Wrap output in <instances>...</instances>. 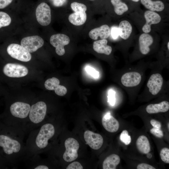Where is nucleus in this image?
Listing matches in <instances>:
<instances>
[{
  "label": "nucleus",
  "mask_w": 169,
  "mask_h": 169,
  "mask_svg": "<svg viewBox=\"0 0 169 169\" xmlns=\"http://www.w3.org/2000/svg\"><path fill=\"white\" fill-rule=\"evenodd\" d=\"M11 19L10 16L7 13L0 12V28L10 25Z\"/></svg>",
  "instance_id": "obj_24"
},
{
  "label": "nucleus",
  "mask_w": 169,
  "mask_h": 169,
  "mask_svg": "<svg viewBox=\"0 0 169 169\" xmlns=\"http://www.w3.org/2000/svg\"><path fill=\"white\" fill-rule=\"evenodd\" d=\"M164 80L159 72H154L150 76L146 84V93L153 96L158 95L163 90Z\"/></svg>",
  "instance_id": "obj_3"
},
{
  "label": "nucleus",
  "mask_w": 169,
  "mask_h": 169,
  "mask_svg": "<svg viewBox=\"0 0 169 169\" xmlns=\"http://www.w3.org/2000/svg\"><path fill=\"white\" fill-rule=\"evenodd\" d=\"M143 79V74L138 70H131L124 73L120 78V82L123 87L131 89L137 87Z\"/></svg>",
  "instance_id": "obj_2"
},
{
  "label": "nucleus",
  "mask_w": 169,
  "mask_h": 169,
  "mask_svg": "<svg viewBox=\"0 0 169 169\" xmlns=\"http://www.w3.org/2000/svg\"><path fill=\"white\" fill-rule=\"evenodd\" d=\"M150 123L154 128L160 129L161 127V123L159 121L155 119H151L150 120Z\"/></svg>",
  "instance_id": "obj_35"
},
{
  "label": "nucleus",
  "mask_w": 169,
  "mask_h": 169,
  "mask_svg": "<svg viewBox=\"0 0 169 169\" xmlns=\"http://www.w3.org/2000/svg\"><path fill=\"white\" fill-rule=\"evenodd\" d=\"M65 1L64 0H54L53 4L56 7L61 6L64 4Z\"/></svg>",
  "instance_id": "obj_36"
},
{
  "label": "nucleus",
  "mask_w": 169,
  "mask_h": 169,
  "mask_svg": "<svg viewBox=\"0 0 169 169\" xmlns=\"http://www.w3.org/2000/svg\"><path fill=\"white\" fill-rule=\"evenodd\" d=\"M162 161L166 163H169V149L166 147L162 148L160 152Z\"/></svg>",
  "instance_id": "obj_27"
},
{
  "label": "nucleus",
  "mask_w": 169,
  "mask_h": 169,
  "mask_svg": "<svg viewBox=\"0 0 169 169\" xmlns=\"http://www.w3.org/2000/svg\"><path fill=\"white\" fill-rule=\"evenodd\" d=\"M91 0V1H93V0Z\"/></svg>",
  "instance_id": "obj_41"
},
{
  "label": "nucleus",
  "mask_w": 169,
  "mask_h": 169,
  "mask_svg": "<svg viewBox=\"0 0 169 169\" xmlns=\"http://www.w3.org/2000/svg\"><path fill=\"white\" fill-rule=\"evenodd\" d=\"M120 161L118 155L112 154L107 157L104 160L102 164L103 169H115Z\"/></svg>",
  "instance_id": "obj_20"
},
{
  "label": "nucleus",
  "mask_w": 169,
  "mask_h": 169,
  "mask_svg": "<svg viewBox=\"0 0 169 169\" xmlns=\"http://www.w3.org/2000/svg\"><path fill=\"white\" fill-rule=\"evenodd\" d=\"M9 125L8 134L0 135V148L14 167L24 163L31 156L24 141L25 132L21 128Z\"/></svg>",
  "instance_id": "obj_1"
},
{
  "label": "nucleus",
  "mask_w": 169,
  "mask_h": 169,
  "mask_svg": "<svg viewBox=\"0 0 169 169\" xmlns=\"http://www.w3.org/2000/svg\"><path fill=\"white\" fill-rule=\"evenodd\" d=\"M87 15L85 12H74L70 14L68 18L69 22L73 24L79 26L85 22Z\"/></svg>",
  "instance_id": "obj_21"
},
{
  "label": "nucleus",
  "mask_w": 169,
  "mask_h": 169,
  "mask_svg": "<svg viewBox=\"0 0 169 169\" xmlns=\"http://www.w3.org/2000/svg\"><path fill=\"white\" fill-rule=\"evenodd\" d=\"M119 35L122 39L126 40L130 36L132 31V27L130 23L127 21H121L118 28Z\"/></svg>",
  "instance_id": "obj_19"
},
{
  "label": "nucleus",
  "mask_w": 169,
  "mask_h": 169,
  "mask_svg": "<svg viewBox=\"0 0 169 169\" xmlns=\"http://www.w3.org/2000/svg\"><path fill=\"white\" fill-rule=\"evenodd\" d=\"M146 23L142 28L143 31L148 33L151 31V25L156 24L161 21V17L158 13L150 10L146 11L144 13Z\"/></svg>",
  "instance_id": "obj_12"
},
{
  "label": "nucleus",
  "mask_w": 169,
  "mask_h": 169,
  "mask_svg": "<svg viewBox=\"0 0 169 169\" xmlns=\"http://www.w3.org/2000/svg\"><path fill=\"white\" fill-rule=\"evenodd\" d=\"M64 0L65 1V0Z\"/></svg>",
  "instance_id": "obj_42"
},
{
  "label": "nucleus",
  "mask_w": 169,
  "mask_h": 169,
  "mask_svg": "<svg viewBox=\"0 0 169 169\" xmlns=\"http://www.w3.org/2000/svg\"><path fill=\"white\" fill-rule=\"evenodd\" d=\"M137 169H155L156 168L151 165L145 163H141L138 164L137 166Z\"/></svg>",
  "instance_id": "obj_32"
},
{
  "label": "nucleus",
  "mask_w": 169,
  "mask_h": 169,
  "mask_svg": "<svg viewBox=\"0 0 169 169\" xmlns=\"http://www.w3.org/2000/svg\"><path fill=\"white\" fill-rule=\"evenodd\" d=\"M85 69L87 72L94 78L97 79L99 77V72L94 68L88 66L85 67Z\"/></svg>",
  "instance_id": "obj_29"
},
{
  "label": "nucleus",
  "mask_w": 169,
  "mask_h": 169,
  "mask_svg": "<svg viewBox=\"0 0 169 169\" xmlns=\"http://www.w3.org/2000/svg\"><path fill=\"white\" fill-rule=\"evenodd\" d=\"M13 0H0V9H3L10 4Z\"/></svg>",
  "instance_id": "obj_34"
},
{
  "label": "nucleus",
  "mask_w": 169,
  "mask_h": 169,
  "mask_svg": "<svg viewBox=\"0 0 169 169\" xmlns=\"http://www.w3.org/2000/svg\"><path fill=\"white\" fill-rule=\"evenodd\" d=\"M60 81L55 77H52L47 79L45 82V88L49 90H54L56 95L60 96L65 95L67 92V89L64 86L59 85Z\"/></svg>",
  "instance_id": "obj_11"
},
{
  "label": "nucleus",
  "mask_w": 169,
  "mask_h": 169,
  "mask_svg": "<svg viewBox=\"0 0 169 169\" xmlns=\"http://www.w3.org/2000/svg\"><path fill=\"white\" fill-rule=\"evenodd\" d=\"M152 37L148 33H143L139 38V49L141 53L144 55L148 54L150 51V46L153 43Z\"/></svg>",
  "instance_id": "obj_14"
},
{
  "label": "nucleus",
  "mask_w": 169,
  "mask_h": 169,
  "mask_svg": "<svg viewBox=\"0 0 169 169\" xmlns=\"http://www.w3.org/2000/svg\"><path fill=\"white\" fill-rule=\"evenodd\" d=\"M136 144L139 151L143 154H147L150 151L151 147L149 141L145 136H140L137 138Z\"/></svg>",
  "instance_id": "obj_18"
},
{
  "label": "nucleus",
  "mask_w": 169,
  "mask_h": 169,
  "mask_svg": "<svg viewBox=\"0 0 169 169\" xmlns=\"http://www.w3.org/2000/svg\"><path fill=\"white\" fill-rule=\"evenodd\" d=\"M102 125L108 131L114 133L116 132L119 128L118 121L110 115L109 112L107 113L102 119Z\"/></svg>",
  "instance_id": "obj_13"
},
{
  "label": "nucleus",
  "mask_w": 169,
  "mask_h": 169,
  "mask_svg": "<svg viewBox=\"0 0 169 169\" xmlns=\"http://www.w3.org/2000/svg\"><path fill=\"white\" fill-rule=\"evenodd\" d=\"M133 1H134V2H138L140 0H131Z\"/></svg>",
  "instance_id": "obj_38"
},
{
  "label": "nucleus",
  "mask_w": 169,
  "mask_h": 169,
  "mask_svg": "<svg viewBox=\"0 0 169 169\" xmlns=\"http://www.w3.org/2000/svg\"><path fill=\"white\" fill-rule=\"evenodd\" d=\"M71 7L74 12H85L87 9L84 4L76 2L71 3Z\"/></svg>",
  "instance_id": "obj_25"
},
{
  "label": "nucleus",
  "mask_w": 169,
  "mask_h": 169,
  "mask_svg": "<svg viewBox=\"0 0 169 169\" xmlns=\"http://www.w3.org/2000/svg\"><path fill=\"white\" fill-rule=\"evenodd\" d=\"M169 109V103L165 100L158 103L150 104L146 108L147 112L150 114L165 112L168 111Z\"/></svg>",
  "instance_id": "obj_16"
},
{
  "label": "nucleus",
  "mask_w": 169,
  "mask_h": 169,
  "mask_svg": "<svg viewBox=\"0 0 169 169\" xmlns=\"http://www.w3.org/2000/svg\"><path fill=\"white\" fill-rule=\"evenodd\" d=\"M167 47L168 49H169V42H168L167 44Z\"/></svg>",
  "instance_id": "obj_39"
},
{
  "label": "nucleus",
  "mask_w": 169,
  "mask_h": 169,
  "mask_svg": "<svg viewBox=\"0 0 169 169\" xmlns=\"http://www.w3.org/2000/svg\"><path fill=\"white\" fill-rule=\"evenodd\" d=\"M110 33V27L108 25L105 24L92 29L90 31L89 35L90 38L96 40L98 37L101 39H105L109 36Z\"/></svg>",
  "instance_id": "obj_15"
},
{
  "label": "nucleus",
  "mask_w": 169,
  "mask_h": 169,
  "mask_svg": "<svg viewBox=\"0 0 169 169\" xmlns=\"http://www.w3.org/2000/svg\"><path fill=\"white\" fill-rule=\"evenodd\" d=\"M110 33L112 38L114 39H117L119 36L118 29L117 27L112 28Z\"/></svg>",
  "instance_id": "obj_33"
},
{
  "label": "nucleus",
  "mask_w": 169,
  "mask_h": 169,
  "mask_svg": "<svg viewBox=\"0 0 169 169\" xmlns=\"http://www.w3.org/2000/svg\"><path fill=\"white\" fill-rule=\"evenodd\" d=\"M69 38L66 35L58 33L52 35L50 39L51 44L55 48L56 54L59 56L63 55L65 51L64 48L70 42Z\"/></svg>",
  "instance_id": "obj_8"
},
{
  "label": "nucleus",
  "mask_w": 169,
  "mask_h": 169,
  "mask_svg": "<svg viewBox=\"0 0 169 169\" xmlns=\"http://www.w3.org/2000/svg\"><path fill=\"white\" fill-rule=\"evenodd\" d=\"M152 156V155L150 153H147V157L148 158H151Z\"/></svg>",
  "instance_id": "obj_37"
},
{
  "label": "nucleus",
  "mask_w": 169,
  "mask_h": 169,
  "mask_svg": "<svg viewBox=\"0 0 169 169\" xmlns=\"http://www.w3.org/2000/svg\"><path fill=\"white\" fill-rule=\"evenodd\" d=\"M8 54L12 58L23 62H28L31 59V55L21 45L12 44L7 48Z\"/></svg>",
  "instance_id": "obj_6"
},
{
  "label": "nucleus",
  "mask_w": 169,
  "mask_h": 169,
  "mask_svg": "<svg viewBox=\"0 0 169 169\" xmlns=\"http://www.w3.org/2000/svg\"><path fill=\"white\" fill-rule=\"evenodd\" d=\"M84 136L87 144L93 149L98 150L103 145V138L99 134L87 130L84 132Z\"/></svg>",
  "instance_id": "obj_10"
},
{
  "label": "nucleus",
  "mask_w": 169,
  "mask_h": 169,
  "mask_svg": "<svg viewBox=\"0 0 169 169\" xmlns=\"http://www.w3.org/2000/svg\"><path fill=\"white\" fill-rule=\"evenodd\" d=\"M150 133L156 137L161 138L163 136V132L160 129L153 128L150 130Z\"/></svg>",
  "instance_id": "obj_30"
},
{
  "label": "nucleus",
  "mask_w": 169,
  "mask_h": 169,
  "mask_svg": "<svg viewBox=\"0 0 169 169\" xmlns=\"http://www.w3.org/2000/svg\"><path fill=\"white\" fill-rule=\"evenodd\" d=\"M167 127H168V130H169V123H167Z\"/></svg>",
  "instance_id": "obj_40"
},
{
  "label": "nucleus",
  "mask_w": 169,
  "mask_h": 169,
  "mask_svg": "<svg viewBox=\"0 0 169 169\" xmlns=\"http://www.w3.org/2000/svg\"><path fill=\"white\" fill-rule=\"evenodd\" d=\"M67 169H82L83 167L81 164L77 161L70 163L66 168Z\"/></svg>",
  "instance_id": "obj_31"
},
{
  "label": "nucleus",
  "mask_w": 169,
  "mask_h": 169,
  "mask_svg": "<svg viewBox=\"0 0 169 169\" xmlns=\"http://www.w3.org/2000/svg\"><path fill=\"white\" fill-rule=\"evenodd\" d=\"M108 41L106 39H101L94 42L93 44L94 50L100 54L109 55L111 54L112 49L111 46L107 45Z\"/></svg>",
  "instance_id": "obj_17"
},
{
  "label": "nucleus",
  "mask_w": 169,
  "mask_h": 169,
  "mask_svg": "<svg viewBox=\"0 0 169 169\" xmlns=\"http://www.w3.org/2000/svg\"><path fill=\"white\" fill-rule=\"evenodd\" d=\"M44 44L43 39L37 35L25 37L21 41V45L29 53L36 51Z\"/></svg>",
  "instance_id": "obj_9"
},
{
  "label": "nucleus",
  "mask_w": 169,
  "mask_h": 169,
  "mask_svg": "<svg viewBox=\"0 0 169 169\" xmlns=\"http://www.w3.org/2000/svg\"><path fill=\"white\" fill-rule=\"evenodd\" d=\"M141 1L146 8L152 11H161L164 8V3L160 1H154L151 0H141Z\"/></svg>",
  "instance_id": "obj_22"
},
{
  "label": "nucleus",
  "mask_w": 169,
  "mask_h": 169,
  "mask_svg": "<svg viewBox=\"0 0 169 169\" xmlns=\"http://www.w3.org/2000/svg\"><path fill=\"white\" fill-rule=\"evenodd\" d=\"M66 149L63 155L64 160L67 162H70L76 160L78 157V151L79 145L77 140L73 138H69L65 141Z\"/></svg>",
  "instance_id": "obj_5"
},
{
  "label": "nucleus",
  "mask_w": 169,
  "mask_h": 169,
  "mask_svg": "<svg viewBox=\"0 0 169 169\" xmlns=\"http://www.w3.org/2000/svg\"><path fill=\"white\" fill-rule=\"evenodd\" d=\"M2 72L5 76L12 78H19L26 75L28 69L25 66L15 63H8L2 67Z\"/></svg>",
  "instance_id": "obj_4"
},
{
  "label": "nucleus",
  "mask_w": 169,
  "mask_h": 169,
  "mask_svg": "<svg viewBox=\"0 0 169 169\" xmlns=\"http://www.w3.org/2000/svg\"><path fill=\"white\" fill-rule=\"evenodd\" d=\"M36 16L38 22L41 25L46 26L51 21V9L49 6L45 3H42L37 7Z\"/></svg>",
  "instance_id": "obj_7"
},
{
  "label": "nucleus",
  "mask_w": 169,
  "mask_h": 169,
  "mask_svg": "<svg viewBox=\"0 0 169 169\" xmlns=\"http://www.w3.org/2000/svg\"><path fill=\"white\" fill-rule=\"evenodd\" d=\"M115 92L112 89H110L108 92V102L111 106L115 105Z\"/></svg>",
  "instance_id": "obj_28"
},
{
  "label": "nucleus",
  "mask_w": 169,
  "mask_h": 169,
  "mask_svg": "<svg viewBox=\"0 0 169 169\" xmlns=\"http://www.w3.org/2000/svg\"><path fill=\"white\" fill-rule=\"evenodd\" d=\"M111 2L114 6L115 13L118 15H122L128 9L126 4L122 2L120 0H111Z\"/></svg>",
  "instance_id": "obj_23"
},
{
  "label": "nucleus",
  "mask_w": 169,
  "mask_h": 169,
  "mask_svg": "<svg viewBox=\"0 0 169 169\" xmlns=\"http://www.w3.org/2000/svg\"><path fill=\"white\" fill-rule=\"evenodd\" d=\"M120 138L121 141L125 145H129L131 141V136L129 135L128 131L125 130L122 132Z\"/></svg>",
  "instance_id": "obj_26"
}]
</instances>
